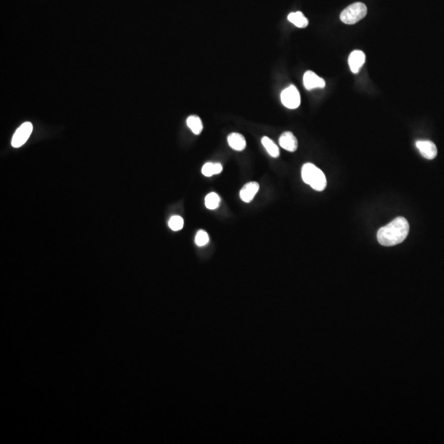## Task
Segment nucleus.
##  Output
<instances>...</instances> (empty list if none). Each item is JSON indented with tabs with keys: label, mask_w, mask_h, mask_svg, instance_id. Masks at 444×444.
<instances>
[{
	"label": "nucleus",
	"mask_w": 444,
	"mask_h": 444,
	"mask_svg": "<svg viewBox=\"0 0 444 444\" xmlns=\"http://www.w3.org/2000/svg\"><path fill=\"white\" fill-rule=\"evenodd\" d=\"M410 226L406 219L397 217L378 231V241L383 246H394L401 244L409 234Z\"/></svg>",
	"instance_id": "f257e3e1"
},
{
	"label": "nucleus",
	"mask_w": 444,
	"mask_h": 444,
	"mask_svg": "<svg viewBox=\"0 0 444 444\" xmlns=\"http://www.w3.org/2000/svg\"><path fill=\"white\" fill-rule=\"evenodd\" d=\"M288 20L291 22L292 24L297 26L299 28H305L309 25V20L306 18L301 12L290 13L288 15Z\"/></svg>",
	"instance_id": "f8f14e48"
},
{
	"label": "nucleus",
	"mask_w": 444,
	"mask_h": 444,
	"mask_svg": "<svg viewBox=\"0 0 444 444\" xmlns=\"http://www.w3.org/2000/svg\"><path fill=\"white\" fill-rule=\"evenodd\" d=\"M302 179L316 191H323L327 187V179L324 173L314 164L306 163L301 170Z\"/></svg>",
	"instance_id": "f03ea898"
},
{
	"label": "nucleus",
	"mask_w": 444,
	"mask_h": 444,
	"mask_svg": "<svg viewBox=\"0 0 444 444\" xmlns=\"http://www.w3.org/2000/svg\"><path fill=\"white\" fill-rule=\"evenodd\" d=\"M259 190V184L257 182H250L246 183L240 190V197L244 203H250L254 198Z\"/></svg>",
	"instance_id": "9d476101"
},
{
	"label": "nucleus",
	"mask_w": 444,
	"mask_h": 444,
	"mask_svg": "<svg viewBox=\"0 0 444 444\" xmlns=\"http://www.w3.org/2000/svg\"><path fill=\"white\" fill-rule=\"evenodd\" d=\"M32 130L33 126L31 123L26 122L22 124L17 129L14 135H13V139H12V146L13 147L18 148L22 146V145H24L31 136Z\"/></svg>",
	"instance_id": "39448f33"
},
{
	"label": "nucleus",
	"mask_w": 444,
	"mask_h": 444,
	"mask_svg": "<svg viewBox=\"0 0 444 444\" xmlns=\"http://www.w3.org/2000/svg\"><path fill=\"white\" fill-rule=\"evenodd\" d=\"M169 227L174 231H179L183 227V219L179 216H173L169 220Z\"/></svg>",
	"instance_id": "f3484780"
},
{
	"label": "nucleus",
	"mask_w": 444,
	"mask_h": 444,
	"mask_svg": "<svg viewBox=\"0 0 444 444\" xmlns=\"http://www.w3.org/2000/svg\"><path fill=\"white\" fill-rule=\"evenodd\" d=\"M365 62V55L361 50H354L349 56L348 63L351 72L358 73Z\"/></svg>",
	"instance_id": "6e6552de"
},
{
	"label": "nucleus",
	"mask_w": 444,
	"mask_h": 444,
	"mask_svg": "<svg viewBox=\"0 0 444 444\" xmlns=\"http://www.w3.org/2000/svg\"><path fill=\"white\" fill-rule=\"evenodd\" d=\"M220 203V197L216 193H210L205 198V205L210 210H215L219 207Z\"/></svg>",
	"instance_id": "dca6fc26"
},
{
	"label": "nucleus",
	"mask_w": 444,
	"mask_h": 444,
	"mask_svg": "<svg viewBox=\"0 0 444 444\" xmlns=\"http://www.w3.org/2000/svg\"><path fill=\"white\" fill-rule=\"evenodd\" d=\"M187 125L192 132L198 135L203 132V125L200 118L197 116H190L187 119Z\"/></svg>",
	"instance_id": "ddd939ff"
},
{
	"label": "nucleus",
	"mask_w": 444,
	"mask_h": 444,
	"mask_svg": "<svg viewBox=\"0 0 444 444\" xmlns=\"http://www.w3.org/2000/svg\"><path fill=\"white\" fill-rule=\"evenodd\" d=\"M229 146L234 150L241 152L246 147V140L240 133H231L227 137Z\"/></svg>",
	"instance_id": "9b49d317"
},
{
	"label": "nucleus",
	"mask_w": 444,
	"mask_h": 444,
	"mask_svg": "<svg viewBox=\"0 0 444 444\" xmlns=\"http://www.w3.org/2000/svg\"><path fill=\"white\" fill-rule=\"evenodd\" d=\"M209 242V235L206 231L201 230L198 231L196 237H195V243L198 247H203L207 245Z\"/></svg>",
	"instance_id": "a211bd4d"
},
{
	"label": "nucleus",
	"mask_w": 444,
	"mask_h": 444,
	"mask_svg": "<svg viewBox=\"0 0 444 444\" xmlns=\"http://www.w3.org/2000/svg\"><path fill=\"white\" fill-rule=\"evenodd\" d=\"M303 82L305 88L309 91L315 88H323L326 86L324 79L318 77L313 71H307L304 74Z\"/></svg>",
	"instance_id": "423d86ee"
},
{
	"label": "nucleus",
	"mask_w": 444,
	"mask_h": 444,
	"mask_svg": "<svg viewBox=\"0 0 444 444\" xmlns=\"http://www.w3.org/2000/svg\"><path fill=\"white\" fill-rule=\"evenodd\" d=\"M367 14V7L363 3H354L345 9L340 15V18L345 24L357 23Z\"/></svg>",
	"instance_id": "7ed1b4c3"
},
{
	"label": "nucleus",
	"mask_w": 444,
	"mask_h": 444,
	"mask_svg": "<svg viewBox=\"0 0 444 444\" xmlns=\"http://www.w3.org/2000/svg\"><path fill=\"white\" fill-rule=\"evenodd\" d=\"M223 167L221 164L207 162L202 168V173L206 177H211L214 174H220L222 172Z\"/></svg>",
	"instance_id": "4468645a"
},
{
	"label": "nucleus",
	"mask_w": 444,
	"mask_h": 444,
	"mask_svg": "<svg viewBox=\"0 0 444 444\" xmlns=\"http://www.w3.org/2000/svg\"><path fill=\"white\" fill-rule=\"evenodd\" d=\"M416 147L418 148V150L420 151V153L426 159H434L438 154L437 146L431 141L420 140V141L416 142Z\"/></svg>",
	"instance_id": "0eeeda50"
},
{
	"label": "nucleus",
	"mask_w": 444,
	"mask_h": 444,
	"mask_svg": "<svg viewBox=\"0 0 444 444\" xmlns=\"http://www.w3.org/2000/svg\"><path fill=\"white\" fill-rule=\"evenodd\" d=\"M279 144L283 149L290 153H294L298 147V141L291 132L282 133L279 138Z\"/></svg>",
	"instance_id": "1a4fd4ad"
},
{
	"label": "nucleus",
	"mask_w": 444,
	"mask_h": 444,
	"mask_svg": "<svg viewBox=\"0 0 444 444\" xmlns=\"http://www.w3.org/2000/svg\"><path fill=\"white\" fill-rule=\"evenodd\" d=\"M281 100L284 106L288 109H297L301 105V94L294 85H290L281 92Z\"/></svg>",
	"instance_id": "20e7f679"
},
{
	"label": "nucleus",
	"mask_w": 444,
	"mask_h": 444,
	"mask_svg": "<svg viewBox=\"0 0 444 444\" xmlns=\"http://www.w3.org/2000/svg\"><path fill=\"white\" fill-rule=\"evenodd\" d=\"M262 144L264 145L266 151L269 153L271 157L277 158L280 156V151L277 144L275 143L271 138L268 137H264L262 138Z\"/></svg>",
	"instance_id": "2eb2a0df"
}]
</instances>
